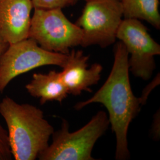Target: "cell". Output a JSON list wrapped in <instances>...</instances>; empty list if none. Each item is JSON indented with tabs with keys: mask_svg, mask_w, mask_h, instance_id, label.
I'll return each mask as SVG.
<instances>
[{
	"mask_svg": "<svg viewBox=\"0 0 160 160\" xmlns=\"http://www.w3.org/2000/svg\"><path fill=\"white\" fill-rule=\"evenodd\" d=\"M67 58L68 55L43 49L31 38L8 45L0 57V93L17 76L45 65L63 68Z\"/></svg>",
	"mask_w": 160,
	"mask_h": 160,
	"instance_id": "8992f818",
	"label": "cell"
},
{
	"mask_svg": "<svg viewBox=\"0 0 160 160\" xmlns=\"http://www.w3.org/2000/svg\"><path fill=\"white\" fill-rule=\"evenodd\" d=\"M120 0H87L75 24L82 30L80 46L98 45L106 48L113 45L122 22Z\"/></svg>",
	"mask_w": 160,
	"mask_h": 160,
	"instance_id": "5b68a950",
	"label": "cell"
},
{
	"mask_svg": "<svg viewBox=\"0 0 160 160\" xmlns=\"http://www.w3.org/2000/svg\"><path fill=\"white\" fill-rule=\"evenodd\" d=\"M116 37L131 55L129 71L137 78L149 80L156 68L154 58L160 55V45L151 36L147 28L138 19L124 18Z\"/></svg>",
	"mask_w": 160,
	"mask_h": 160,
	"instance_id": "52a82bcc",
	"label": "cell"
},
{
	"mask_svg": "<svg viewBox=\"0 0 160 160\" xmlns=\"http://www.w3.org/2000/svg\"><path fill=\"white\" fill-rule=\"evenodd\" d=\"M124 18H134L147 22L160 29L159 0H120Z\"/></svg>",
	"mask_w": 160,
	"mask_h": 160,
	"instance_id": "8fae6325",
	"label": "cell"
},
{
	"mask_svg": "<svg viewBox=\"0 0 160 160\" xmlns=\"http://www.w3.org/2000/svg\"><path fill=\"white\" fill-rule=\"evenodd\" d=\"M160 73H158L154 78V80H152L149 84H148L143 88L141 96L139 97L142 106H143L147 102L148 98L151 92L156 87H157L160 84Z\"/></svg>",
	"mask_w": 160,
	"mask_h": 160,
	"instance_id": "5bb4252c",
	"label": "cell"
},
{
	"mask_svg": "<svg viewBox=\"0 0 160 160\" xmlns=\"http://www.w3.org/2000/svg\"><path fill=\"white\" fill-rule=\"evenodd\" d=\"M113 52V67L105 82L90 98L77 103L74 108L80 110L92 103L102 104L108 112L111 129L116 137L115 159L129 160L128 129L142 106L132 90L129 53L121 41L114 45Z\"/></svg>",
	"mask_w": 160,
	"mask_h": 160,
	"instance_id": "6da1fadb",
	"label": "cell"
},
{
	"mask_svg": "<svg viewBox=\"0 0 160 160\" xmlns=\"http://www.w3.org/2000/svg\"><path fill=\"white\" fill-rule=\"evenodd\" d=\"M88 60L89 56L85 55L81 50L72 49L68 54L60 74L69 94L77 96L84 91L92 92L90 87L97 84L100 80L103 66L94 63L88 68Z\"/></svg>",
	"mask_w": 160,
	"mask_h": 160,
	"instance_id": "9c48e42d",
	"label": "cell"
},
{
	"mask_svg": "<svg viewBox=\"0 0 160 160\" xmlns=\"http://www.w3.org/2000/svg\"><path fill=\"white\" fill-rule=\"evenodd\" d=\"M85 1H87V0H85Z\"/></svg>",
	"mask_w": 160,
	"mask_h": 160,
	"instance_id": "e0dca14e",
	"label": "cell"
},
{
	"mask_svg": "<svg viewBox=\"0 0 160 160\" xmlns=\"http://www.w3.org/2000/svg\"><path fill=\"white\" fill-rule=\"evenodd\" d=\"M82 37L81 29L69 20L61 8L34 9L29 38L43 49L68 55L70 49L80 45Z\"/></svg>",
	"mask_w": 160,
	"mask_h": 160,
	"instance_id": "277c9868",
	"label": "cell"
},
{
	"mask_svg": "<svg viewBox=\"0 0 160 160\" xmlns=\"http://www.w3.org/2000/svg\"><path fill=\"white\" fill-rule=\"evenodd\" d=\"M78 0H31L34 9H55L74 6Z\"/></svg>",
	"mask_w": 160,
	"mask_h": 160,
	"instance_id": "7c38bea8",
	"label": "cell"
},
{
	"mask_svg": "<svg viewBox=\"0 0 160 160\" xmlns=\"http://www.w3.org/2000/svg\"><path fill=\"white\" fill-rule=\"evenodd\" d=\"M31 0H0V42L7 46L29 38Z\"/></svg>",
	"mask_w": 160,
	"mask_h": 160,
	"instance_id": "ba28073f",
	"label": "cell"
},
{
	"mask_svg": "<svg viewBox=\"0 0 160 160\" xmlns=\"http://www.w3.org/2000/svg\"><path fill=\"white\" fill-rule=\"evenodd\" d=\"M110 125L108 115L103 110L95 114L85 126L74 132L68 121L62 119L61 128L53 133L52 142L38 155L40 160H95L92 151L97 140Z\"/></svg>",
	"mask_w": 160,
	"mask_h": 160,
	"instance_id": "3957f363",
	"label": "cell"
},
{
	"mask_svg": "<svg viewBox=\"0 0 160 160\" xmlns=\"http://www.w3.org/2000/svg\"><path fill=\"white\" fill-rule=\"evenodd\" d=\"M25 88L31 96L40 98L41 104L53 101L61 103L69 94L60 72L55 70L48 74L35 73Z\"/></svg>",
	"mask_w": 160,
	"mask_h": 160,
	"instance_id": "30bf717a",
	"label": "cell"
},
{
	"mask_svg": "<svg viewBox=\"0 0 160 160\" xmlns=\"http://www.w3.org/2000/svg\"><path fill=\"white\" fill-rule=\"evenodd\" d=\"M7 48V46L4 45L2 43H1L0 42V57L1 55V54L2 53V52L4 51V50H6V49Z\"/></svg>",
	"mask_w": 160,
	"mask_h": 160,
	"instance_id": "2e32d148",
	"label": "cell"
},
{
	"mask_svg": "<svg viewBox=\"0 0 160 160\" xmlns=\"http://www.w3.org/2000/svg\"><path fill=\"white\" fill-rule=\"evenodd\" d=\"M0 114L6 121L14 160H36L48 147L54 128L45 119L41 109L17 103L7 96L0 103Z\"/></svg>",
	"mask_w": 160,
	"mask_h": 160,
	"instance_id": "7a4b0ae2",
	"label": "cell"
},
{
	"mask_svg": "<svg viewBox=\"0 0 160 160\" xmlns=\"http://www.w3.org/2000/svg\"><path fill=\"white\" fill-rule=\"evenodd\" d=\"M151 134L155 141L160 139V110H157L154 115L153 122L151 128Z\"/></svg>",
	"mask_w": 160,
	"mask_h": 160,
	"instance_id": "9a60e30c",
	"label": "cell"
},
{
	"mask_svg": "<svg viewBox=\"0 0 160 160\" xmlns=\"http://www.w3.org/2000/svg\"><path fill=\"white\" fill-rule=\"evenodd\" d=\"M12 157L7 131L0 123V160H12Z\"/></svg>",
	"mask_w": 160,
	"mask_h": 160,
	"instance_id": "4fadbf2b",
	"label": "cell"
}]
</instances>
